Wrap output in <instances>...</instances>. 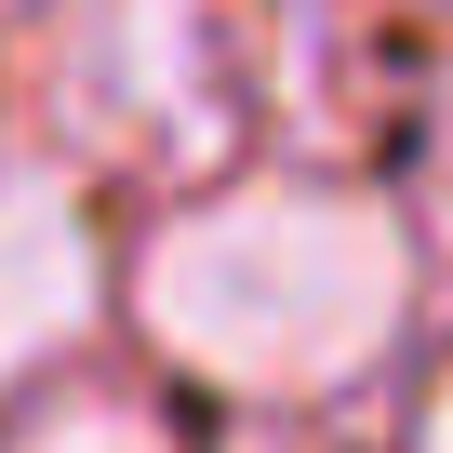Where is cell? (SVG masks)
Wrapping results in <instances>:
<instances>
[{
	"label": "cell",
	"instance_id": "3",
	"mask_svg": "<svg viewBox=\"0 0 453 453\" xmlns=\"http://www.w3.org/2000/svg\"><path fill=\"white\" fill-rule=\"evenodd\" d=\"M0 453H187L147 400H120V387H67V400H41Z\"/></svg>",
	"mask_w": 453,
	"mask_h": 453
},
{
	"label": "cell",
	"instance_id": "1",
	"mask_svg": "<svg viewBox=\"0 0 453 453\" xmlns=\"http://www.w3.org/2000/svg\"><path fill=\"white\" fill-rule=\"evenodd\" d=\"M134 307L213 387L320 400L360 360H387V334L413 307V254L360 187L267 173V187H226V200L173 213L147 241V267H134Z\"/></svg>",
	"mask_w": 453,
	"mask_h": 453
},
{
	"label": "cell",
	"instance_id": "2",
	"mask_svg": "<svg viewBox=\"0 0 453 453\" xmlns=\"http://www.w3.org/2000/svg\"><path fill=\"white\" fill-rule=\"evenodd\" d=\"M94 320V226L54 173H0V373L54 360Z\"/></svg>",
	"mask_w": 453,
	"mask_h": 453
},
{
	"label": "cell",
	"instance_id": "4",
	"mask_svg": "<svg viewBox=\"0 0 453 453\" xmlns=\"http://www.w3.org/2000/svg\"><path fill=\"white\" fill-rule=\"evenodd\" d=\"M426 453H453V387H440V413H426Z\"/></svg>",
	"mask_w": 453,
	"mask_h": 453
}]
</instances>
